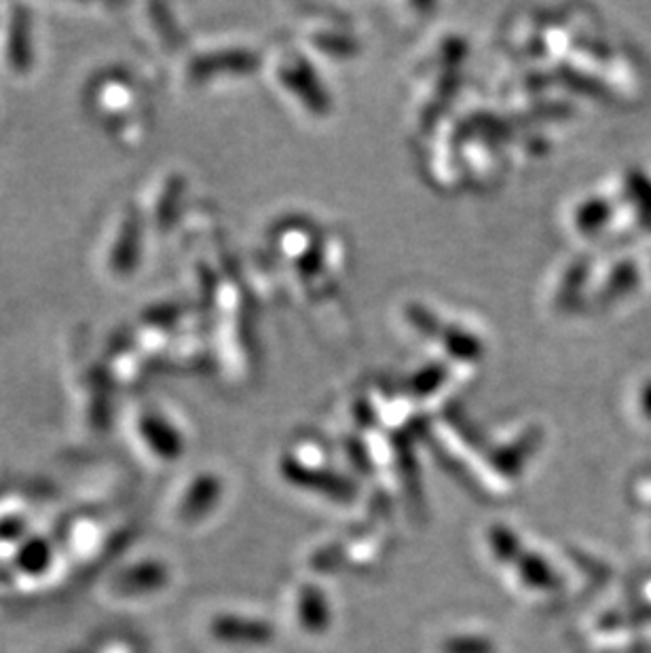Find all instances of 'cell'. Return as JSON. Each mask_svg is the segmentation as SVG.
<instances>
[{"label":"cell","mask_w":651,"mask_h":653,"mask_svg":"<svg viewBox=\"0 0 651 653\" xmlns=\"http://www.w3.org/2000/svg\"><path fill=\"white\" fill-rule=\"evenodd\" d=\"M641 406L645 410V415L651 417V380L643 385V394H641Z\"/></svg>","instance_id":"277c9868"},{"label":"cell","mask_w":651,"mask_h":653,"mask_svg":"<svg viewBox=\"0 0 651 653\" xmlns=\"http://www.w3.org/2000/svg\"><path fill=\"white\" fill-rule=\"evenodd\" d=\"M627 190L631 197L632 206L637 208V214L641 222L651 229V178L648 174L634 169L627 178Z\"/></svg>","instance_id":"6da1fadb"},{"label":"cell","mask_w":651,"mask_h":653,"mask_svg":"<svg viewBox=\"0 0 651 653\" xmlns=\"http://www.w3.org/2000/svg\"><path fill=\"white\" fill-rule=\"evenodd\" d=\"M639 281V269L634 263H622L610 279L605 284V290L603 295L605 298H618V296H624L627 293H631L632 288L637 286Z\"/></svg>","instance_id":"7a4b0ae2"},{"label":"cell","mask_w":651,"mask_h":653,"mask_svg":"<svg viewBox=\"0 0 651 653\" xmlns=\"http://www.w3.org/2000/svg\"><path fill=\"white\" fill-rule=\"evenodd\" d=\"M610 211L608 201H592L589 208L584 210V220H586V225H589L590 229L603 227V225L610 220Z\"/></svg>","instance_id":"3957f363"}]
</instances>
